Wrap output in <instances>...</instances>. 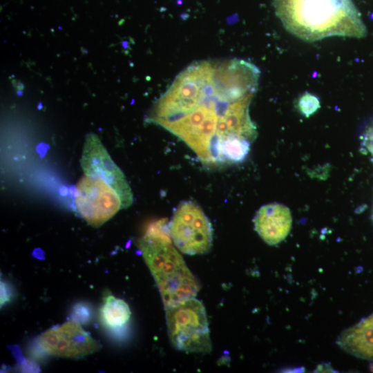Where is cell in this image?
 I'll return each instance as SVG.
<instances>
[{
	"mask_svg": "<svg viewBox=\"0 0 373 373\" xmlns=\"http://www.w3.org/2000/svg\"><path fill=\"white\" fill-rule=\"evenodd\" d=\"M131 315V309L124 300L115 298L108 289L104 292L99 318L103 326L108 330L113 333L124 330Z\"/></svg>",
	"mask_w": 373,
	"mask_h": 373,
	"instance_id": "cell-10",
	"label": "cell"
},
{
	"mask_svg": "<svg viewBox=\"0 0 373 373\" xmlns=\"http://www.w3.org/2000/svg\"><path fill=\"white\" fill-rule=\"evenodd\" d=\"M83 176L76 184L77 211L93 227H99L133 202L124 174L95 134L88 135L80 160Z\"/></svg>",
	"mask_w": 373,
	"mask_h": 373,
	"instance_id": "cell-1",
	"label": "cell"
},
{
	"mask_svg": "<svg viewBox=\"0 0 373 373\" xmlns=\"http://www.w3.org/2000/svg\"><path fill=\"white\" fill-rule=\"evenodd\" d=\"M137 245L157 283L165 309L195 298L200 284L173 247L168 231L147 228Z\"/></svg>",
	"mask_w": 373,
	"mask_h": 373,
	"instance_id": "cell-4",
	"label": "cell"
},
{
	"mask_svg": "<svg viewBox=\"0 0 373 373\" xmlns=\"http://www.w3.org/2000/svg\"><path fill=\"white\" fill-rule=\"evenodd\" d=\"M200 98L186 115L160 126L183 141L205 164H215L213 148L220 117L233 101L214 68L200 74ZM237 101V100H236Z\"/></svg>",
	"mask_w": 373,
	"mask_h": 373,
	"instance_id": "cell-3",
	"label": "cell"
},
{
	"mask_svg": "<svg viewBox=\"0 0 373 373\" xmlns=\"http://www.w3.org/2000/svg\"><path fill=\"white\" fill-rule=\"evenodd\" d=\"M37 341L48 354L71 358H82L100 348L99 343L74 320L46 331Z\"/></svg>",
	"mask_w": 373,
	"mask_h": 373,
	"instance_id": "cell-7",
	"label": "cell"
},
{
	"mask_svg": "<svg viewBox=\"0 0 373 373\" xmlns=\"http://www.w3.org/2000/svg\"><path fill=\"white\" fill-rule=\"evenodd\" d=\"M249 151V142L238 137H229L217 143L213 148L215 163L240 162Z\"/></svg>",
	"mask_w": 373,
	"mask_h": 373,
	"instance_id": "cell-11",
	"label": "cell"
},
{
	"mask_svg": "<svg viewBox=\"0 0 373 373\" xmlns=\"http://www.w3.org/2000/svg\"><path fill=\"white\" fill-rule=\"evenodd\" d=\"M93 309L90 305L80 302L74 305L71 310V318L80 324L86 325L93 318Z\"/></svg>",
	"mask_w": 373,
	"mask_h": 373,
	"instance_id": "cell-12",
	"label": "cell"
},
{
	"mask_svg": "<svg viewBox=\"0 0 373 373\" xmlns=\"http://www.w3.org/2000/svg\"><path fill=\"white\" fill-rule=\"evenodd\" d=\"M337 342L349 354L373 361V313L344 331Z\"/></svg>",
	"mask_w": 373,
	"mask_h": 373,
	"instance_id": "cell-9",
	"label": "cell"
},
{
	"mask_svg": "<svg viewBox=\"0 0 373 373\" xmlns=\"http://www.w3.org/2000/svg\"><path fill=\"white\" fill-rule=\"evenodd\" d=\"M169 340L177 350L206 354L212 345L207 313L195 298L166 309Z\"/></svg>",
	"mask_w": 373,
	"mask_h": 373,
	"instance_id": "cell-5",
	"label": "cell"
},
{
	"mask_svg": "<svg viewBox=\"0 0 373 373\" xmlns=\"http://www.w3.org/2000/svg\"><path fill=\"white\" fill-rule=\"evenodd\" d=\"M171 240L184 254H203L213 243L212 225L202 209L186 200L175 209L169 223Z\"/></svg>",
	"mask_w": 373,
	"mask_h": 373,
	"instance_id": "cell-6",
	"label": "cell"
},
{
	"mask_svg": "<svg viewBox=\"0 0 373 373\" xmlns=\"http://www.w3.org/2000/svg\"><path fill=\"white\" fill-rule=\"evenodd\" d=\"M298 107L303 115L308 117L320 107V102L314 95L305 93L298 99Z\"/></svg>",
	"mask_w": 373,
	"mask_h": 373,
	"instance_id": "cell-13",
	"label": "cell"
},
{
	"mask_svg": "<svg viewBox=\"0 0 373 373\" xmlns=\"http://www.w3.org/2000/svg\"><path fill=\"white\" fill-rule=\"evenodd\" d=\"M13 296L12 288L5 282L1 281V307L10 301Z\"/></svg>",
	"mask_w": 373,
	"mask_h": 373,
	"instance_id": "cell-14",
	"label": "cell"
},
{
	"mask_svg": "<svg viewBox=\"0 0 373 373\" xmlns=\"http://www.w3.org/2000/svg\"><path fill=\"white\" fill-rule=\"evenodd\" d=\"M255 230L268 245H275L283 241L291 227V216L287 207L272 203L264 205L254 219Z\"/></svg>",
	"mask_w": 373,
	"mask_h": 373,
	"instance_id": "cell-8",
	"label": "cell"
},
{
	"mask_svg": "<svg viewBox=\"0 0 373 373\" xmlns=\"http://www.w3.org/2000/svg\"><path fill=\"white\" fill-rule=\"evenodd\" d=\"M276 16L305 41L329 37L362 38L366 28L352 0H274Z\"/></svg>",
	"mask_w": 373,
	"mask_h": 373,
	"instance_id": "cell-2",
	"label": "cell"
}]
</instances>
